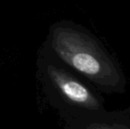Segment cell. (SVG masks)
Listing matches in <instances>:
<instances>
[{"mask_svg": "<svg viewBox=\"0 0 130 129\" xmlns=\"http://www.w3.org/2000/svg\"><path fill=\"white\" fill-rule=\"evenodd\" d=\"M46 74L53 86L70 103L88 110L101 109L98 98L67 70L49 64L46 65Z\"/></svg>", "mask_w": 130, "mask_h": 129, "instance_id": "2", "label": "cell"}, {"mask_svg": "<svg viewBox=\"0 0 130 129\" xmlns=\"http://www.w3.org/2000/svg\"><path fill=\"white\" fill-rule=\"evenodd\" d=\"M51 46L62 61L110 91L124 86L120 70L91 35L72 26L57 23L50 29Z\"/></svg>", "mask_w": 130, "mask_h": 129, "instance_id": "1", "label": "cell"}, {"mask_svg": "<svg viewBox=\"0 0 130 129\" xmlns=\"http://www.w3.org/2000/svg\"><path fill=\"white\" fill-rule=\"evenodd\" d=\"M88 129H128L121 126H111L104 123H93L88 126Z\"/></svg>", "mask_w": 130, "mask_h": 129, "instance_id": "3", "label": "cell"}]
</instances>
